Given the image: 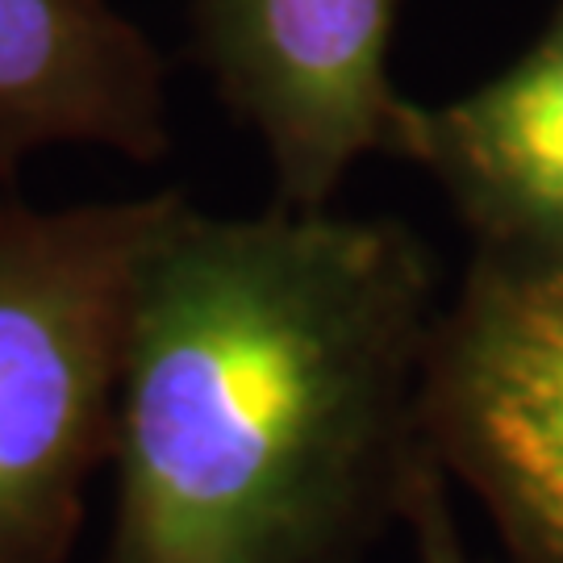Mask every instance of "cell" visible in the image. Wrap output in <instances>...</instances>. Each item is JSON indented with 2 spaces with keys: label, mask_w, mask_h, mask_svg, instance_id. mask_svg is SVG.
<instances>
[{
  "label": "cell",
  "mask_w": 563,
  "mask_h": 563,
  "mask_svg": "<svg viewBox=\"0 0 563 563\" xmlns=\"http://www.w3.org/2000/svg\"><path fill=\"white\" fill-rule=\"evenodd\" d=\"M434 318L409 225L180 197L134 288L97 563H360L426 451Z\"/></svg>",
  "instance_id": "1"
},
{
  "label": "cell",
  "mask_w": 563,
  "mask_h": 563,
  "mask_svg": "<svg viewBox=\"0 0 563 563\" xmlns=\"http://www.w3.org/2000/svg\"><path fill=\"white\" fill-rule=\"evenodd\" d=\"M401 522L409 526V539H413V563H481L463 543L455 505H451V481L430 446L409 476Z\"/></svg>",
  "instance_id": "7"
},
{
  "label": "cell",
  "mask_w": 563,
  "mask_h": 563,
  "mask_svg": "<svg viewBox=\"0 0 563 563\" xmlns=\"http://www.w3.org/2000/svg\"><path fill=\"white\" fill-rule=\"evenodd\" d=\"M401 159L439 180L484 255L563 246V9L497 80L405 113Z\"/></svg>",
  "instance_id": "6"
},
{
  "label": "cell",
  "mask_w": 563,
  "mask_h": 563,
  "mask_svg": "<svg viewBox=\"0 0 563 563\" xmlns=\"http://www.w3.org/2000/svg\"><path fill=\"white\" fill-rule=\"evenodd\" d=\"M59 146L163 159L159 51L113 0H0V201L18 197L25 163Z\"/></svg>",
  "instance_id": "5"
},
{
  "label": "cell",
  "mask_w": 563,
  "mask_h": 563,
  "mask_svg": "<svg viewBox=\"0 0 563 563\" xmlns=\"http://www.w3.org/2000/svg\"><path fill=\"white\" fill-rule=\"evenodd\" d=\"M184 192L0 201V563H71L113 455L142 260Z\"/></svg>",
  "instance_id": "2"
},
{
  "label": "cell",
  "mask_w": 563,
  "mask_h": 563,
  "mask_svg": "<svg viewBox=\"0 0 563 563\" xmlns=\"http://www.w3.org/2000/svg\"><path fill=\"white\" fill-rule=\"evenodd\" d=\"M397 13L401 0H192L205 71L260 139L280 209H330L367 155H397Z\"/></svg>",
  "instance_id": "4"
},
{
  "label": "cell",
  "mask_w": 563,
  "mask_h": 563,
  "mask_svg": "<svg viewBox=\"0 0 563 563\" xmlns=\"http://www.w3.org/2000/svg\"><path fill=\"white\" fill-rule=\"evenodd\" d=\"M422 434L509 563H563V246L484 255L439 309Z\"/></svg>",
  "instance_id": "3"
}]
</instances>
